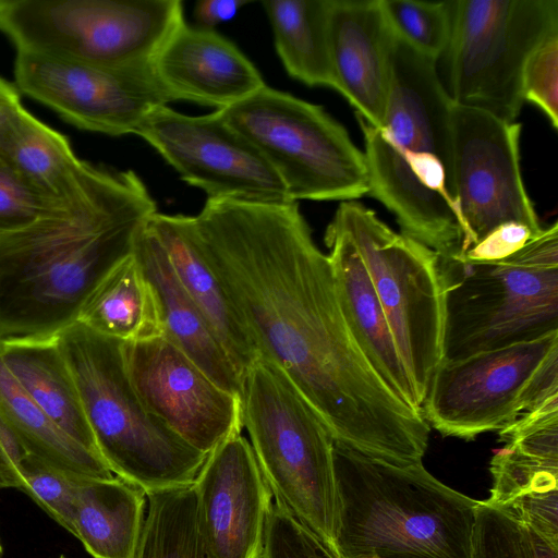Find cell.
<instances>
[{
	"instance_id": "8d00e7d4",
	"label": "cell",
	"mask_w": 558,
	"mask_h": 558,
	"mask_svg": "<svg viewBox=\"0 0 558 558\" xmlns=\"http://www.w3.org/2000/svg\"><path fill=\"white\" fill-rule=\"evenodd\" d=\"M539 233L519 222L504 223L492 230L466 251L454 254V256L473 263L504 260L523 248Z\"/></svg>"
},
{
	"instance_id": "1f68e13d",
	"label": "cell",
	"mask_w": 558,
	"mask_h": 558,
	"mask_svg": "<svg viewBox=\"0 0 558 558\" xmlns=\"http://www.w3.org/2000/svg\"><path fill=\"white\" fill-rule=\"evenodd\" d=\"M82 477L28 453L20 465L13 488L27 494L58 524L74 535V501Z\"/></svg>"
},
{
	"instance_id": "cb8c5ba5",
	"label": "cell",
	"mask_w": 558,
	"mask_h": 558,
	"mask_svg": "<svg viewBox=\"0 0 558 558\" xmlns=\"http://www.w3.org/2000/svg\"><path fill=\"white\" fill-rule=\"evenodd\" d=\"M0 354L11 375L41 411L73 440L99 456L73 373L56 337L0 336Z\"/></svg>"
},
{
	"instance_id": "52a82bcc",
	"label": "cell",
	"mask_w": 558,
	"mask_h": 558,
	"mask_svg": "<svg viewBox=\"0 0 558 558\" xmlns=\"http://www.w3.org/2000/svg\"><path fill=\"white\" fill-rule=\"evenodd\" d=\"M241 404L243 427L275 501L339 556L328 429L287 374L260 356L243 377Z\"/></svg>"
},
{
	"instance_id": "5b68a950",
	"label": "cell",
	"mask_w": 558,
	"mask_h": 558,
	"mask_svg": "<svg viewBox=\"0 0 558 558\" xmlns=\"http://www.w3.org/2000/svg\"><path fill=\"white\" fill-rule=\"evenodd\" d=\"M56 339L73 373L98 454L146 495L191 485L206 456L155 416L136 393L122 341L74 323Z\"/></svg>"
},
{
	"instance_id": "ac0fdd59",
	"label": "cell",
	"mask_w": 558,
	"mask_h": 558,
	"mask_svg": "<svg viewBox=\"0 0 558 558\" xmlns=\"http://www.w3.org/2000/svg\"><path fill=\"white\" fill-rule=\"evenodd\" d=\"M169 101L189 100L220 110L251 96L266 84L256 66L215 29L185 22L151 61Z\"/></svg>"
},
{
	"instance_id": "7c38bea8",
	"label": "cell",
	"mask_w": 558,
	"mask_h": 558,
	"mask_svg": "<svg viewBox=\"0 0 558 558\" xmlns=\"http://www.w3.org/2000/svg\"><path fill=\"white\" fill-rule=\"evenodd\" d=\"M558 395V332L536 340L444 360L422 413L440 435L473 440L501 430Z\"/></svg>"
},
{
	"instance_id": "4fadbf2b",
	"label": "cell",
	"mask_w": 558,
	"mask_h": 558,
	"mask_svg": "<svg viewBox=\"0 0 558 558\" xmlns=\"http://www.w3.org/2000/svg\"><path fill=\"white\" fill-rule=\"evenodd\" d=\"M520 133V123L453 104L451 190L463 227L457 254L504 223L519 222L536 233L543 230L521 174Z\"/></svg>"
},
{
	"instance_id": "60d3db41",
	"label": "cell",
	"mask_w": 558,
	"mask_h": 558,
	"mask_svg": "<svg viewBox=\"0 0 558 558\" xmlns=\"http://www.w3.org/2000/svg\"><path fill=\"white\" fill-rule=\"evenodd\" d=\"M529 533L532 544V558H558V547L549 544L530 529Z\"/></svg>"
},
{
	"instance_id": "484cf974",
	"label": "cell",
	"mask_w": 558,
	"mask_h": 558,
	"mask_svg": "<svg viewBox=\"0 0 558 558\" xmlns=\"http://www.w3.org/2000/svg\"><path fill=\"white\" fill-rule=\"evenodd\" d=\"M145 496L118 476L82 477L74 501V536L93 558H135Z\"/></svg>"
},
{
	"instance_id": "603a6c76",
	"label": "cell",
	"mask_w": 558,
	"mask_h": 558,
	"mask_svg": "<svg viewBox=\"0 0 558 558\" xmlns=\"http://www.w3.org/2000/svg\"><path fill=\"white\" fill-rule=\"evenodd\" d=\"M181 287L201 311L242 379L258 352L194 240L191 216L158 211L146 219Z\"/></svg>"
},
{
	"instance_id": "d6a6232c",
	"label": "cell",
	"mask_w": 558,
	"mask_h": 558,
	"mask_svg": "<svg viewBox=\"0 0 558 558\" xmlns=\"http://www.w3.org/2000/svg\"><path fill=\"white\" fill-rule=\"evenodd\" d=\"M471 558H532L529 529L484 500L478 501Z\"/></svg>"
},
{
	"instance_id": "74e56055",
	"label": "cell",
	"mask_w": 558,
	"mask_h": 558,
	"mask_svg": "<svg viewBox=\"0 0 558 558\" xmlns=\"http://www.w3.org/2000/svg\"><path fill=\"white\" fill-rule=\"evenodd\" d=\"M28 453L19 437L0 418V488H13L20 465Z\"/></svg>"
},
{
	"instance_id": "ee69618b",
	"label": "cell",
	"mask_w": 558,
	"mask_h": 558,
	"mask_svg": "<svg viewBox=\"0 0 558 558\" xmlns=\"http://www.w3.org/2000/svg\"><path fill=\"white\" fill-rule=\"evenodd\" d=\"M59 558H66L64 555H60Z\"/></svg>"
},
{
	"instance_id": "9a60e30c",
	"label": "cell",
	"mask_w": 558,
	"mask_h": 558,
	"mask_svg": "<svg viewBox=\"0 0 558 558\" xmlns=\"http://www.w3.org/2000/svg\"><path fill=\"white\" fill-rule=\"evenodd\" d=\"M136 135L207 198L289 204L287 189L259 150L216 112L186 116L167 105L153 110Z\"/></svg>"
},
{
	"instance_id": "83f0119b",
	"label": "cell",
	"mask_w": 558,
	"mask_h": 558,
	"mask_svg": "<svg viewBox=\"0 0 558 558\" xmlns=\"http://www.w3.org/2000/svg\"><path fill=\"white\" fill-rule=\"evenodd\" d=\"M331 0L262 1L287 73L308 86L336 90L329 46Z\"/></svg>"
},
{
	"instance_id": "7bdbcfd3",
	"label": "cell",
	"mask_w": 558,
	"mask_h": 558,
	"mask_svg": "<svg viewBox=\"0 0 558 558\" xmlns=\"http://www.w3.org/2000/svg\"><path fill=\"white\" fill-rule=\"evenodd\" d=\"M3 557V548H2V545H1V541H0V558Z\"/></svg>"
},
{
	"instance_id": "f1b7e54d",
	"label": "cell",
	"mask_w": 558,
	"mask_h": 558,
	"mask_svg": "<svg viewBox=\"0 0 558 558\" xmlns=\"http://www.w3.org/2000/svg\"><path fill=\"white\" fill-rule=\"evenodd\" d=\"M0 418L25 449L52 466L83 477L114 476L102 459L59 428L23 390L0 354Z\"/></svg>"
},
{
	"instance_id": "44dd1931",
	"label": "cell",
	"mask_w": 558,
	"mask_h": 558,
	"mask_svg": "<svg viewBox=\"0 0 558 558\" xmlns=\"http://www.w3.org/2000/svg\"><path fill=\"white\" fill-rule=\"evenodd\" d=\"M133 254L155 293L162 335L217 385L241 398V375L201 311L181 287L146 220L136 234Z\"/></svg>"
},
{
	"instance_id": "4dcf8cb0",
	"label": "cell",
	"mask_w": 558,
	"mask_h": 558,
	"mask_svg": "<svg viewBox=\"0 0 558 558\" xmlns=\"http://www.w3.org/2000/svg\"><path fill=\"white\" fill-rule=\"evenodd\" d=\"M397 38L417 53L438 61L445 54L452 28L453 0H379Z\"/></svg>"
},
{
	"instance_id": "e0dca14e",
	"label": "cell",
	"mask_w": 558,
	"mask_h": 558,
	"mask_svg": "<svg viewBox=\"0 0 558 558\" xmlns=\"http://www.w3.org/2000/svg\"><path fill=\"white\" fill-rule=\"evenodd\" d=\"M197 517L214 558H260L274 497L251 444L233 435L207 456L194 483Z\"/></svg>"
},
{
	"instance_id": "3957f363",
	"label": "cell",
	"mask_w": 558,
	"mask_h": 558,
	"mask_svg": "<svg viewBox=\"0 0 558 558\" xmlns=\"http://www.w3.org/2000/svg\"><path fill=\"white\" fill-rule=\"evenodd\" d=\"M436 63L395 36L383 123L356 120L368 194L393 214L402 233L448 256L460 251L463 227L451 190L453 102Z\"/></svg>"
},
{
	"instance_id": "f546056e",
	"label": "cell",
	"mask_w": 558,
	"mask_h": 558,
	"mask_svg": "<svg viewBox=\"0 0 558 558\" xmlns=\"http://www.w3.org/2000/svg\"><path fill=\"white\" fill-rule=\"evenodd\" d=\"M146 496L135 558H214L199 527L193 484Z\"/></svg>"
},
{
	"instance_id": "b9f144b4",
	"label": "cell",
	"mask_w": 558,
	"mask_h": 558,
	"mask_svg": "<svg viewBox=\"0 0 558 558\" xmlns=\"http://www.w3.org/2000/svg\"><path fill=\"white\" fill-rule=\"evenodd\" d=\"M8 0H0V14L2 13L4 7L7 5Z\"/></svg>"
},
{
	"instance_id": "d6986e66",
	"label": "cell",
	"mask_w": 558,
	"mask_h": 558,
	"mask_svg": "<svg viewBox=\"0 0 558 558\" xmlns=\"http://www.w3.org/2000/svg\"><path fill=\"white\" fill-rule=\"evenodd\" d=\"M393 33L379 0H331L329 46L336 90L379 128L388 98Z\"/></svg>"
},
{
	"instance_id": "7402d4cb",
	"label": "cell",
	"mask_w": 558,
	"mask_h": 558,
	"mask_svg": "<svg viewBox=\"0 0 558 558\" xmlns=\"http://www.w3.org/2000/svg\"><path fill=\"white\" fill-rule=\"evenodd\" d=\"M492 458L484 500L558 547V442L515 438Z\"/></svg>"
},
{
	"instance_id": "277c9868",
	"label": "cell",
	"mask_w": 558,
	"mask_h": 558,
	"mask_svg": "<svg viewBox=\"0 0 558 558\" xmlns=\"http://www.w3.org/2000/svg\"><path fill=\"white\" fill-rule=\"evenodd\" d=\"M340 558H471L475 508L422 462L399 466L333 440Z\"/></svg>"
},
{
	"instance_id": "8fae6325",
	"label": "cell",
	"mask_w": 558,
	"mask_h": 558,
	"mask_svg": "<svg viewBox=\"0 0 558 558\" xmlns=\"http://www.w3.org/2000/svg\"><path fill=\"white\" fill-rule=\"evenodd\" d=\"M555 31L558 0H453L442 56L452 102L515 122L525 62Z\"/></svg>"
},
{
	"instance_id": "8992f818",
	"label": "cell",
	"mask_w": 558,
	"mask_h": 558,
	"mask_svg": "<svg viewBox=\"0 0 558 558\" xmlns=\"http://www.w3.org/2000/svg\"><path fill=\"white\" fill-rule=\"evenodd\" d=\"M444 360L558 332V223L512 256L489 263L439 256Z\"/></svg>"
},
{
	"instance_id": "d590c367",
	"label": "cell",
	"mask_w": 558,
	"mask_h": 558,
	"mask_svg": "<svg viewBox=\"0 0 558 558\" xmlns=\"http://www.w3.org/2000/svg\"><path fill=\"white\" fill-rule=\"evenodd\" d=\"M522 97L536 106L555 130L558 128V31L543 39L527 58Z\"/></svg>"
},
{
	"instance_id": "ffe728a7",
	"label": "cell",
	"mask_w": 558,
	"mask_h": 558,
	"mask_svg": "<svg viewBox=\"0 0 558 558\" xmlns=\"http://www.w3.org/2000/svg\"><path fill=\"white\" fill-rule=\"evenodd\" d=\"M325 243L341 313L359 350L395 396L422 412L415 387L356 247L331 223L326 229Z\"/></svg>"
},
{
	"instance_id": "4316f807",
	"label": "cell",
	"mask_w": 558,
	"mask_h": 558,
	"mask_svg": "<svg viewBox=\"0 0 558 558\" xmlns=\"http://www.w3.org/2000/svg\"><path fill=\"white\" fill-rule=\"evenodd\" d=\"M76 323L122 342L162 335L155 293L133 252L90 292Z\"/></svg>"
},
{
	"instance_id": "6da1fadb",
	"label": "cell",
	"mask_w": 558,
	"mask_h": 558,
	"mask_svg": "<svg viewBox=\"0 0 558 558\" xmlns=\"http://www.w3.org/2000/svg\"><path fill=\"white\" fill-rule=\"evenodd\" d=\"M191 220L258 355L287 374L332 439L399 466L422 461L430 427L359 350L299 203L207 198Z\"/></svg>"
},
{
	"instance_id": "2e32d148",
	"label": "cell",
	"mask_w": 558,
	"mask_h": 558,
	"mask_svg": "<svg viewBox=\"0 0 558 558\" xmlns=\"http://www.w3.org/2000/svg\"><path fill=\"white\" fill-rule=\"evenodd\" d=\"M123 353L144 405L191 447L208 454L241 434V398L217 385L163 335L124 342Z\"/></svg>"
},
{
	"instance_id": "d4e9b609",
	"label": "cell",
	"mask_w": 558,
	"mask_h": 558,
	"mask_svg": "<svg viewBox=\"0 0 558 558\" xmlns=\"http://www.w3.org/2000/svg\"><path fill=\"white\" fill-rule=\"evenodd\" d=\"M0 157L33 190L59 203L76 194L94 166L75 156L64 135L24 108L0 131Z\"/></svg>"
},
{
	"instance_id": "9c48e42d",
	"label": "cell",
	"mask_w": 558,
	"mask_h": 558,
	"mask_svg": "<svg viewBox=\"0 0 558 558\" xmlns=\"http://www.w3.org/2000/svg\"><path fill=\"white\" fill-rule=\"evenodd\" d=\"M330 223L351 239L368 271L422 408L444 361L438 254L356 201L341 202Z\"/></svg>"
},
{
	"instance_id": "30bf717a",
	"label": "cell",
	"mask_w": 558,
	"mask_h": 558,
	"mask_svg": "<svg viewBox=\"0 0 558 558\" xmlns=\"http://www.w3.org/2000/svg\"><path fill=\"white\" fill-rule=\"evenodd\" d=\"M183 23L180 0H8L0 14L16 51L107 66L151 64Z\"/></svg>"
},
{
	"instance_id": "ab89813d",
	"label": "cell",
	"mask_w": 558,
	"mask_h": 558,
	"mask_svg": "<svg viewBox=\"0 0 558 558\" xmlns=\"http://www.w3.org/2000/svg\"><path fill=\"white\" fill-rule=\"evenodd\" d=\"M22 108L20 92L15 84L0 77V131Z\"/></svg>"
},
{
	"instance_id": "836d02e7",
	"label": "cell",
	"mask_w": 558,
	"mask_h": 558,
	"mask_svg": "<svg viewBox=\"0 0 558 558\" xmlns=\"http://www.w3.org/2000/svg\"><path fill=\"white\" fill-rule=\"evenodd\" d=\"M260 558H340L308 527L275 501L269 509Z\"/></svg>"
},
{
	"instance_id": "7a4b0ae2",
	"label": "cell",
	"mask_w": 558,
	"mask_h": 558,
	"mask_svg": "<svg viewBox=\"0 0 558 558\" xmlns=\"http://www.w3.org/2000/svg\"><path fill=\"white\" fill-rule=\"evenodd\" d=\"M157 211L132 170L93 166L65 206L0 234V336L50 338L76 323L90 292L132 254Z\"/></svg>"
},
{
	"instance_id": "e575fe53",
	"label": "cell",
	"mask_w": 558,
	"mask_h": 558,
	"mask_svg": "<svg viewBox=\"0 0 558 558\" xmlns=\"http://www.w3.org/2000/svg\"><path fill=\"white\" fill-rule=\"evenodd\" d=\"M66 202L51 201L33 190L0 157V234L23 229L50 216Z\"/></svg>"
},
{
	"instance_id": "ba28073f",
	"label": "cell",
	"mask_w": 558,
	"mask_h": 558,
	"mask_svg": "<svg viewBox=\"0 0 558 558\" xmlns=\"http://www.w3.org/2000/svg\"><path fill=\"white\" fill-rule=\"evenodd\" d=\"M215 111L259 150L292 202H348L369 193L363 151L322 106L265 85Z\"/></svg>"
},
{
	"instance_id": "5bb4252c",
	"label": "cell",
	"mask_w": 558,
	"mask_h": 558,
	"mask_svg": "<svg viewBox=\"0 0 558 558\" xmlns=\"http://www.w3.org/2000/svg\"><path fill=\"white\" fill-rule=\"evenodd\" d=\"M15 86L68 123L111 136L135 134L167 95L151 64L107 66L16 51Z\"/></svg>"
},
{
	"instance_id": "f35d334b",
	"label": "cell",
	"mask_w": 558,
	"mask_h": 558,
	"mask_svg": "<svg viewBox=\"0 0 558 558\" xmlns=\"http://www.w3.org/2000/svg\"><path fill=\"white\" fill-rule=\"evenodd\" d=\"M247 3L246 0H201L196 2L193 14L197 27L214 29L218 24L231 20Z\"/></svg>"
}]
</instances>
